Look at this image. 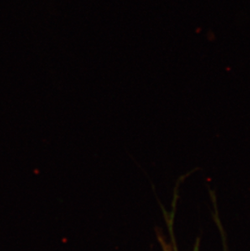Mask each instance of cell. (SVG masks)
<instances>
[{"mask_svg":"<svg viewBox=\"0 0 250 251\" xmlns=\"http://www.w3.org/2000/svg\"><path fill=\"white\" fill-rule=\"evenodd\" d=\"M158 236L159 242H160L161 247L163 248V251H175L173 250L172 245L168 244L163 237H160L159 235H158Z\"/></svg>","mask_w":250,"mask_h":251,"instance_id":"cell-1","label":"cell"}]
</instances>
